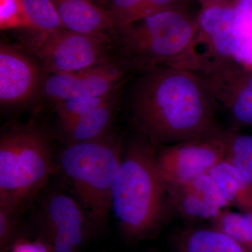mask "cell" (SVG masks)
<instances>
[{
	"instance_id": "cell-22",
	"label": "cell",
	"mask_w": 252,
	"mask_h": 252,
	"mask_svg": "<svg viewBox=\"0 0 252 252\" xmlns=\"http://www.w3.org/2000/svg\"><path fill=\"white\" fill-rule=\"evenodd\" d=\"M0 29L34 31L26 14L23 0H0Z\"/></svg>"
},
{
	"instance_id": "cell-4",
	"label": "cell",
	"mask_w": 252,
	"mask_h": 252,
	"mask_svg": "<svg viewBox=\"0 0 252 252\" xmlns=\"http://www.w3.org/2000/svg\"><path fill=\"white\" fill-rule=\"evenodd\" d=\"M47 136L29 125L0 137V207L17 212L36 196L52 172Z\"/></svg>"
},
{
	"instance_id": "cell-16",
	"label": "cell",
	"mask_w": 252,
	"mask_h": 252,
	"mask_svg": "<svg viewBox=\"0 0 252 252\" xmlns=\"http://www.w3.org/2000/svg\"><path fill=\"white\" fill-rule=\"evenodd\" d=\"M208 175L229 205L240 211L252 213V185L228 160L215 165Z\"/></svg>"
},
{
	"instance_id": "cell-26",
	"label": "cell",
	"mask_w": 252,
	"mask_h": 252,
	"mask_svg": "<svg viewBox=\"0 0 252 252\" xmlns=\"http://www.w3.org/2000/svg\"><path fill=\"white\" fill-rule=\"evenodd\" d=\"M197 1L201 4L202 8L230 4V0H197Z\"/></svg>"
},
{
	"instance_id": "cell-17",
	"label": "cell",
	"mask_w": 252,
	"mask_h": 252,
	"mask_svg": "<svg viewBox=\"0 0 252 252\" xmlns=\"http://www.w3.org/2000/svg\"><path fill=\"white\" fill-rule=\"evenodd\" d=\"M177 247L179 252H252L214 228L183 232L177 238Z\"/></svg>"
},
{
	"instance_id": "cell-7",
	"label": "cell",
	"mask_w": 252,
	"mask_h": 252,
	"mask_svg": "<svg viewBox=\"0 0 252 252\" xmlns=\"http://www.w3.org/2000/svg\"><path fill=\"white\" fill-rule=\"evenodd\" d=\"M34 34L23 41L30 54L49 74H66L94 67L112 59V45L66 29Z\"/></svg>"
},
{
	"instance_id": "cell-27",
	"label": "cell",
	"mask_w": 252,
	"mask_h": 252,
	"mask_svg": "<svg viewBox=\"0 0 252 252\" xmlns=\"http://www.w3.org/2000/svg\"><path fill=\"white\" fill-rule=\"evenodd\" d=\"M91 1L95 3L96 4L98 5V6H101V7H103L104 4H105L107 0H91Z\"/></svg>"
},
{
	"instance_id": "cell-3",
	"label": "cell",
	"mask_w": 252,
	"mask_h": 252,
	"mask_svg": "<svg viewBox=\"0 0 252 252\" xmlns=\"http://www.w3.org/2000/svg\"><path fill=\"white\" fill-rule=\"evenodd\" d=\"M197 17L189 9H171L116 28L114 57L131 72L171 62L193 39Z\"/></svg>"
},
{
	"instance_id": "cell-10",
	"label": "cell",
	"mask_w": 252,
	"mask_h": 252,
	"mask_svg": "<svg viewBox=\"0 0 252 252\" xmlns=\"http://www.w3.org/2000/svg\"><path fill=\"white\" fill-rule=\"evenodd\" d=\"M41 66L19 49L0 44V102L1 106L24 104L41 93L46 76Z\"/></svg>"
},
{
	"instance_id": "cell-23",
	"label": "cell",
	"mask_w": 252,
	"mask_h": 252,
	"mask_svg": "<svg viewBox=\"0 0 252 252\" xmlns=\"http://www.w3.org/2000/svg\"><path fill=\"white\" fill-rule=\"evenodd\" d=\"M16 212L0 207V242L1 248L9 241L14 229V215Z\"/></svg>"
},
{
	"instance_id": "cell-11",
	"label": "cell",
	"mask_w": 252,
	"mask_h": 252,
	"mask_svg": "<svg viewBox=\"0 0 252 252\" xmlns=\"http://www.w3.org/2000/svg\"><path fill=\"white\" fill-rule=\"evenodd\" d=\"M165 185L168 202L187 220H212L230 206L208 174L184 183Z\"/></svg>"
},
{
	"instance_id": "cell-18",
	"label": "cell",
	"mask_w": 252,
	"mask_h": 252,
	"mask_svg": "<svg viewBox=\"0 0 252 252\" xmlns=\"http://www.w3.org/2000/svg\"><path fill=\"white\" fill-rule=\"evenodd\" d=\"M211 220L212 228L228 235L252 251V213L223 210Z\"/></svg>"
},
{
	"instance_id": "cell-14",
	"label": "cell",
	"mask_w": 252,
	"mask_h": 252,
	"mask_svg": "<svg viewBox=\"0 0 252 252\" xmlns=\"http://www.w3.org/2000/svg\"><path fill=\"white\" fill-rule=\"evenodd\" d=\"M189 0H107L103 6L114 27L177 9H189Z\"/></svg>"
},
{
	"instance_id": "cell-9",
	"label": "cell",
	"mask_w": 252,
	"mask_h": 252,
	"mask_svg": "<svg viewBox=\"0 0 252 252\" xmlns=\"http://www.w3.org/2000/svg\"><path fill=\"white\" fill-rule=\"evenodd\" d=\"M130 71L113 57L97 65L46 76L41 92L54 103L79 97L107 95L122 89Z\"/></svg>"
},
{
	"instance_id": "cell-28",
	"label": "cell",
	"mask_w": 252,
	"mask_h": 252,
	"mask_svg": "<svg viewBox=\"0 0 252 252\" xmlns=\"http://www.w3.org/2000/svg\"><path fill=\"white\" fill-rule=\"evenodd\" d=\"M238 1L246 3V4L252 5V0H238Z\"/></svg>"
},
{
	"instance_id": "cell-6",
	"label": "cell",
	"mask_w": 252,
	"mask_h": 252,
	"mask_svg": "<svg viewBox=\"0 0 252 252\" xmlns=\"http://www.w3.org/2000/svg\"><path fill=\"white\" fill-rule=\"evenodd\" d=\"M193 39L178 58L165 64L202 72L235 61L248 34L243 14L233 4L201 8Z\"/></svg>"
},
{
	"instance_id": "cell-5",
	"label": "cell",
	"mask_w": 252,
	"mask_h": 252,
	"mask_svg": "<svg viewBox=\"0 0 252 252\" xmlns=\"http://www.w3.org/2000/svg\"><path fill=\"white\" fill-rule=\"evenodd\" d=\"M123 146L114 137L72 144L63 151L61 164L84 210L103 221L112 209V190L120 166Z\"/></svg>"
},
{
	"instance_id": "cell-12",
	"label": "cell",
	"mask_w": 252,
	"mask_h": 252,
	"mask_svg": "<svg viewBox=\"0 0 252 252\" xmlns=\"http://www.w3.org/2000/svg\"><path fill=\"white\" fill-rule=\"evenodd\" d=\"M64 29L114 46L116 28L105 10L91 0H52Z\"/></svg>"
},
{
	"instance_id": "cell-13",
	"label": "cell",
	"mask_w": 252,
	"mask_h": 252,
	"mask_svg": "<svg viewBox=\"0 0 252 252\" xmlns=\"http://www.w3.org/2000/svg\"><path fill=\"white\" fill-rule=\"evenodd\" d=\"M45 215L52 237L65 240L77 249L84 237V218L80 205L66 194L51 195Z\"/></svg>"
},
{
	"instance_id": "cell-24",
	"label": "cell",
	"mask_w": 252,
	"mask_h": 252,
	"mask_svg": "<svg viewBox=\"0 0 252 252\" xmlns=\"http://www.w3.org/2000/svg\"><path fill=\"white\" fill-rule=\"evenodd\" d=\"M235 61L245 67L252 68V34L244 38L235 54Z\"/></svg>"
},
{
	"instance_id": "cell-20",
	"label": "cell",
	"mask_w": 252,
	"mask_h": 252,
	"mask_svg": "<svg viewBox=\"0 0 252 252\" xmlns=\"http://www.w3.org/2000/svg\"><path fill=\"white\" fill-rule=\"evenodd\" d=\"M119 91L121 89L107 95L74 97L55 103L63 130H66L88 113L107 102Z\"/></svg>"
},
{
	"instance_id": "cell-21",
	"label": "cell",
	"mask_w": 252,
	"mask_h": 252,
	"mask_svg": "<svg viewBox=\"0 0 252 252\" xmlns=\"http://www.w3.org/2000/svg\"><path fill=\"white\" fill-rule=\"evenodd\" d=\"M25 11L34 31L49 32L64 29L52 0H23Z\"/></svg>"
},
{
	"instance_id": "cell-25",
	"label": "cell",
	"mask_w": 252,
	"mask_h": 252,
	"mask_svg": "<svg viewBox=\"0 0 252 252\" xmlns=\"http://www.w3.org/2000/svg\"><path fill=\"white\" fill-rule=\"evenodd\" d=\"M12 252H49L44 244L39 242L21 240L14 244Z\"/></svg>"
},
{
	"instance_id": "cell-8",
	"label": "cell",
	"mask_w": 252,
	"mask_h": 252,
	"mask_svg": "<svg viewBox=\"0 0 252 252\" xmlns=\"http://www.w3.org/2000/svg\"><path fill=\"white\" fill-rule=\"evenodd\" d=\"M228 130L167 145L157 156L158 170L165 185H176L208 174L226 158Z\"/></svg>"
},
{
	"instance_id": "cell-1",
	"label": "cell",
	"mask_w": 252,
	"mask_h": 252,
	"mask_svg": "<svg viewBox=\"0 0 252 252\" xmlns=\"http://www.w3.org/2000/svg\"><path fill=\"white\" fill-rule=\"evenodd\" d=\"M129 104L137 132L156 145L195 140L222 128L198 74L168 64L140 73L130 86Z\"/></svg>"
},
{
	"instance_id": "cell-19",
	"label": "cell",
	"mask_w": 252,
	"mask_h": 252,
	"mask_svg": "<svg viewBox=\"0 0 252 252\" xmlns=\"http://www.w3.org/2000/svg\"><path fill=\"white\" fill-rule=\"evenodd\" d=\"M225 160H228L252 185V135L228 130Z\"/></svg>"
},
{
	"instance_id": "cell-15",
	"label": "cell",
	"mask_w": 252,
	"mask_h": 252,
	"mask_svg": "<svg viewBox=\"0 0 252 252\" xmlns=\"http://www.w3.org/2000/svg\"><path fill=\"white\" fill-rule=\"evenodd\" d=\"M120 91L102 105L88 113L70 127L64 130L69 145L89 142L107 135L119 103Z\"/></svg>"
},
{
	"instance_id": "cell-2",
	"label": "cell",
	"mask_w": 252,
	"mask_h": 252,
	"mask_svg": "<svg viewBox=\"0 0 252 252\" xmlns=\"http://www.w3.org/2000/svg\"><path fill=\"white\" fill-rule=\"evenodd\" d=\"M156 144L137 133L123 147L112 190V209L126 235L143 238L161 222L166 185L158 170Z\"/></svg>"
}]
</instances>
